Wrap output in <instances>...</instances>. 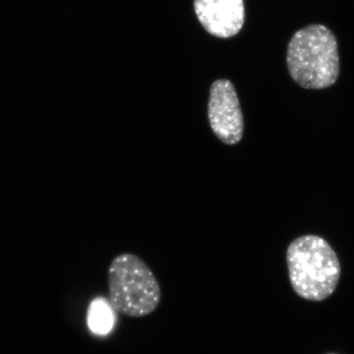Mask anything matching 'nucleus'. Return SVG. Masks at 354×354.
<instances>
[{"label":"nucleus","mask_w":354,"mask_h":354,"mask_svg":"<svg viewBox=\"0 0 354 354\" xmlns=\"http://www.w3.org/2000/svg\"><path fill=\"white\" fill-rule=\"evenodd\" d=\"M108 278L109 304L118 313L138 318L153 313L160 304L158 279L138 256L124 253L114 258Z\"/></svg>","instance_id":"3"},{"label":"nucleus","mask_w":354,"mask_h":354,"mask_svg":"<svg viewBox=\"0 0 354 354\" xmlns=\"http://www.w3.org/2000/svg\"><path fill=\"white\" fill-rule=\"evenodd\" d=\"M327 354H337V353H327Z\"/></svg>","instance_id":"7"},{"label":"nucleus","mask_w":354,"mask_h":354,"mask_svg":"<svg viewBox=\"0 0 354 354\" xmlns=\"http://www.w3.org/2000/svg\"><path fill=\"white\" fill-rule=\"evenodd\" d=\"M194 10L203 28L218 38L239 34L245 21L244 0H194Z\"/></svg>","instance_id":"5"},{"label":"nucleus","mask_w":354,"mask_h":354,"mask_svg":"<svg viewBox=\"0 0 354 354\" xmlns=\"http://www.w3.org/2000/svg\"><path fill=\"white\" fill-rule=\"evenodd\" d=\"M286 263L293 290L309 301H323L334 293L341 277L337 254L325 239L304 235L286 250Z\"/></svg>","instance_id":"1"},{"label":"nucleus","mask_w":354,"mask_h":354,"mask_svg":"<svg viewBox=\"0 0 354 354\" xmlns=\"http://www.w3.org/2000/svg\"><path fill=\"white\" fill-rule=\"evenodd\" d=\"M87 322L88 329L94 334H109L115 323V315L111 304L102 297L93 300L88 306Z\"/></svg>","instance_id":"6"},{"label":"nucleus","mask_w":354,"mask_h":354,"mask_svg":"<svg viewBox=\"0 0 354 354\" xmlns=\"http://www.w3.org/2000/svg\"><path fill=\"white\" fill-rule=\"evenodd\" d=\"M286 64L291 78L300 87L321 90L334 85L339 74L335 35L319 24L299 30L288 43Z\"/></svg>","instance_id":"2"},{"label":"nucleus","mask_w":354,"mask_h":354,"mask_svg":"<svg viewBox=\"0 0 354 354\" xmlns=\"http://www.w3.org/2000/svg\"><path fill=\"white\" fill-rule=\"evenodd\" d=\"M208 120L214 134L223 144L236 145L243 137L244 120L234 84L218 79L209 88Z\"/></svg>","instance_id":"4"}]
</instances>
